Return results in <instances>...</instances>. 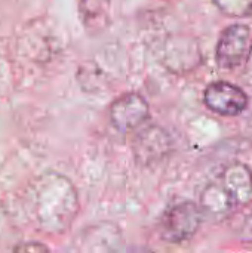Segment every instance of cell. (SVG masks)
Segmentation results:
<instances>
[{
  "instance_id": "6da1fadb",
  "label": "cell",
  "mask_w": 252,
  "mask_h": 253,
  "mask_svg": "<svg viewBox=\"0 0 252 253\" xmlns=\"http://www.w3.org/2000/svg\"><path fill=\"white\" fill-rule=\"evenodd\" d=\"M27 197L33 222L48 234L68 231L79 213L80 203L76 187L67 176L53 170L34 179Z\"/></svg>"
},
{
  "instance_id": "7a4b0ae2",
  "label": "cell",
  "mask_w": 252,
  "mask_h": 253,
  "mask_svg": "<svg viewBox=\"0 0 252 253\" xmlns=\"http://www.w3.org/2000/svg\"><path fill=\"white\" fill-rule=\"evenodd\" d=\"M203 221V211L193 202H181L163 213L159 233L168 243H183L190 240Z\"/></svg>"
},
{
  "instance_id": "3957f363",
  "label": "cell",
  "mask_w": 252,
  "mask_h": 253,
  "mask_svg": "<svg viewBox=\"0 0 252 253\" xmlns=\"http://www.w3.org/2000/svg\"><path fill=\"white\" fill-rule=\"evenodd\" d=\"M252 47V31L244 24L227 27L218 39L215 58L221 68L235 70L248 62Z\"/></svg>"
},
{
  "instance_id": "277c9868",
  "label": "cell",
  "mask_w": 252,
  "mask_h": 253,
  "mask_svg": "<svg viewBox=\"0 0 252 253\" xmlns=\"http://www.w3.org/2000/svg\"><path fill=\"white\" fill-rule=\"evenodd\" d=\"M150 114L147 101L138 93H125L113 104L108 110L111 125L120 132H131L140 127Z\"/></svg>"
},
{
  "instance_id": "5b68a950",
  "label": "cell",
  "mask_w": 252,
  "mask_h": 253,
  "mask_svg": "<svg viewBox=\"0 0 252 253\" xmlns=\"http://www.w3.org/2000/svg\"><path fill=\"white\" fill-rule=\"evenodd\" d=\"M203 102L211 111L232 117L248 107V96L241 87L229 82H214L205 89Z\"/></svg>"
},
{
  "instance_id": "8992f818",
  "label": "cell",
  "mask_w": 252,
  "mask_h": 253,
  "mask_svg": "<svg viewBox=\"0 0 252 253\" xmlns=\"http://www.w3.org/2000/svg\"><path fill=\"white\" fill-rule=\"evenodd\" d=\"M221 184L235 200L236 206H247L252 202V172L247 165H230L223 173Z\"/></svg>"
},
{
  "instance_id": "52a82bcc",
  "label": "cell",
  "mask_w": 252,
  "mask_h": 253,
  "mask_svg": "<svg viewBox=\"0 0 252 253\" xmlns=\"http://www.w3.org/2000/svg\"><path fill=\"white\" fill-rule=\"evenodd\" d=\"M169 141L166 133L159 127H149L140 133L135 142V157L144 165L154 162L166 154Z\"/></svg>"
},
{
  "instance_id": "ba28073f",
  "label": "cell",
  "mask_w": 252,
  "mask_h": 253,
  "mask_svg": "<svg viewBox=\"0 0 252 253\" xmlns=\"http://www.w3.org/2000/svg\"><path fill=\"white\" fill-rule=\"evenodd\" d=\"M77 9L88 33H100L110 22V0H77Z\"/></svg>"
},
{
  "instance_id": "9c48e42d",
  "label": "cell",
  "mask_w": 252,
  "mask_h": 253,
  "mask_svg": "<svg viewBox=\"0 0 252 253\" xmlns=\"http://www.w3.org/2000/svg\"><path fill=\"white\" fill-rule=\"evenodd\" d=\"M236 208L235 200L230 197L223 184H209L201 197V209L212 218H223Z\"/></svg>"
},
{
  "instance_id": "30bf717a",
  "label": "cell",
  "mask_w": 252,
  "mask_h": 253,
  "mask_svg": "<svg viewBox=\"0 0 252 253\" xmlns=\"http://www.w3.org/2000/svg\"><path fill=\"white\" fill-rule=\"evenodd\" d=\"M214 3L229 16L244 18L252 15V0H214Z\"/></svg>"
},
{
  "instance_id": "8fae6325",
  "label": "cell",
  "mask_w": 252,
  "mask_h": 253,
  "mask_svg": "<svg viewBox=\"0 0 252 253\" xmlns=\"http://www.w3.org/2000/svg\"><path fill=\"white\" fill-rule=\"evenodd\" d=\"M10 253H50V251L45 243L37 242V240H31V242L18 243Z\"/></svg>"
},
{
  "instance_id": "7c38bea8",
  "label": "cell",
  "mask_w": 252,
  "mask_h": 253,
  "mask_svg": "<svg viewBox=\"0 0 252 253\" xmlns=\"http://www.w3.org/2000/svg\"><path fill=\"white\" fill-rule=\"evenodd\" d=\"M247 70H248V73L252 76V47L251 53H250V58H248V62H247Z\"/></svg>"
},
{
  "instance_id": "4fadbf2b",
  "label": "cell",
  "mask_w": 252,
  "mask_h": 253,
  "mask_svg": "<svg viewBox=\"0 0 252 253\" xmlns=\"http://www.w3.org/2000/svg\"><path fill=\"white\" fill-rule=\"evenodd\" d=\"M129 253H153V252H150V251H144V249H140V251H132V252H129Z\"/></svg>"
}]
</instances>
